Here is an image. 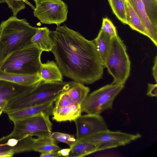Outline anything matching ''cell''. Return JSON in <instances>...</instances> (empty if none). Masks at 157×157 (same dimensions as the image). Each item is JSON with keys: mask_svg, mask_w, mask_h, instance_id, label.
Masks as SVG:
<instances>
[{"mask_svg": "<svg viewBox=\"0 0 157 157\" xmlns=\"http://www.w3.org/2000/svg\"><path fill=\"white\" fill-rule=\"evenodd\" d=\"M35 138L28 136L21 138L0 139V152L12 151L16 153L33 150Z\"/></svg>", "mask_w": 157, "mask_h": 157, "instance_id": "obj_12", "label": "cell"}, {"mask_svg": "<svg viewBox=\"0 0 157 157\" xmlns=\"http://www.w3.org/2000/svg\"><path fill=\"white\" fill-rule=\"evenodd\" d=\"M39 28L32 26L25 19H19L15 16L2 21L0 40L6 45L4 59L13 52L33 44L32 38Z\"/></svg>", "mask_w": 157, "mask_h": 157, "instance_id": "obj_3", "label": "cell"}, {"mask_svg": "<svg viewBox=\"0 0 157 157\" xmlns=\"http://www.w3.org/2000/svg\"><path fill=\"white\" fill-rule=\"evenodd\" d=\"M66 92L61 94L56 100L54 106L64 107L76 103L71 99Z\"/></svg>", "mask_w": 157, "mask_h": 157, "instance_id": "obj_29", "label": "cell"}, {"mask_svg": "<svg viewBox=\"0 0 157 157\" xmlns=\"http://www.w3.org/2000/svg\"><path fill=\"white\" fill-rule=\"evenodd\" d=\"M51 132L35 138L33 150L42 153L57 151L59 150L56 141L51 136Z\"/></svg>", "mask_w": 157, "mask_h": 157, "instance_id": "obj_18", "label": "cell"}, {"mask_svg": "<svg viewBox=\"0 0 157 157\" xmlns=\"http://www.w3.org/2000/svg\"><path fill=\"white\" fill-rule=\"evenodd\" d=\"M70 150V148H64L59 150L57 151V152L59 156H63L67 157L69 154Z\"/></svg>", "mask_w": 157, "mask_h": 157, "instance_id": "obj_34", "label": "cell"}, {"mask_svg": "<svg viewBox=\"0 0 157 157\" xmlns=\"http://www.w3.org/2000/svg\"><path fill=\"white\" fill-rule=\"evenodd\" d=\"M94 40L104 67L105 59L110 48L111 38L107 37L100 29L98 36Z\"/></svg>", "mask_w": 157, "mask_h": 157, "instance_id": "obj_23", "label": "cell"}, {"mask_svg": "<svg viewBox=\"0 0 157 157\" xmlns=\"http://www.w3.org/2000/svg\"><path fill=\"white\" fill-rule=\"evenodd\" d=\"M49 116L41 113L24 119L13 122L12 132L1 138H21L28 136L36 137L52 132V124Z\"/></svg>", "mask_w": 157, "mask_h": 157, "instance_id": "obj_7", "label": "cell"}, {"mask_svg": "<svg viewBox=\"0 0 157 157\" xmlns=\"http://www.w3.org/2000/svg\"><path fill=\"white\" fill-rule=\"evenodd\" d=\"M40 157H59V155L57 151L41 153Z\"/></svg>", "mask_w": 157, "mask_h": 157, "instance_id": "obj_33", "label": "cell"}, {"mask_svg": "<svg viewBox=\"0 0 157 157\" xmlns=\"http://www.w3.org/2000/svg\"><path fill=\"white\" fill-rule=\"evenodd\" d=\"M126 50V46L117 35L111 38L104 67L113 78L112 84L124 85L129 76L131 62Z\"/></svg>", "mask_w": 157, "mask_h": 157, "instance_id": "obj_5", "label": "cell"}, {"mask_svg": "<svg viewBox=\"0 0 157 157\" xmlns=\"http://www.w3.org/2000/svg\"><path fill=\"white\" fill-rule=\"evenodd\" d=\"M99 145L87 143L78 142L70 147V151L67 157H81L98 151Z\"/></svg>", "mask_w": 157, "mask_h": 157, "instance_id": "obj_21", "label": "cell"}, {"mask_svg": "<svg viewBox=\"0 0 157 157\" xmlns=\"http://www.w3.org/2000/svg\"><path fill=\"white\" fill-rule=\"evenodd\" d=\"M124 87L123 85L111 83L93 92L81 105L82 112L100 115L105 110L112 109L114 100Z\"/></svg>", "mask_w": 157, "mask_h": 157, "instance_id": "obj_6", "label": "cell"}, {"mask_svg": "<svg viewBox=\"0 0 157 157\" xmlns=\"http://www.w3.org/2000/svg\"><path fill=\"white\" fill-rule=\"evenodd\" d=\"M6 51L5 44L0 40V67L4 60Z\"/></svg>", "mask_w": 157, "mask_h": 157, "instance_id": "obj_31", "label": "cell"}, {"mask_svg": "<svg viewBox=\"0 0 157 157\" xmlns=\"http://www.w3.org/2000/svg\"><path fill=\"white\" fill-rule=\"evenodd\" d=\"M34 85L24 86L0 79V107L5 108L10 101L27 92Z\"/></svg>", "mask_w": 157, "mask_h": 157, "instance_id": "obj_11", "label": "cell"}, {"mask_svg": "<svg viewBox=\"0 0 157 157\" xmlns=\"http://www.w3.org/2000/svg\"><path fill=\"white\" fill-rule=\"evenodd\" d=\"M51 52L63 76L90 84L101 79L105 67L94 40L86 39L65 24L50 32Z\"/></svg>", "mask_w": 157, "mask_h": 157, "instance_id": "obj_1", "label": "cell"}, {"mask_svg": "<svg viewBox=\"0 0 157 157\" xmlns=\"http://www.w3.org/2000/svg\"><path fill=\"white\" fill-rule=\"evenodd\" d=\"M17 1H21L25 3L29 6L33 10H35V7L32 5L30 2H29L27 0H15Z\"/></svg>", "mask_w": 157, "mask_h": 157, "instance_id": "obj_36", "label": "cell"}, {"mask_svg": "<svg viewBox=\"0 0 157 157\" xmlns=\"http://www.w3.org/2000/svg\"><path fill=\"white\" fill-rule=\"evenodd\" d=\"M74 121L76 128L75 142L100 132L109 129L107 124L100 115H81Z\"/></svg>", "mask_w": 157, "mask_h": 157, "instance_id": "obj_10", "label": "cell"}, {"mask_svg": "<svg viewBox=\"0 0 157 157\" xmlns=\"http://www.w3.org/2000/svg\"><path fill=\"white\" fill-rule=\"evenodd\" d=\"M50 32L47 27H40L32 38L31 42L43 52L51 51L53 43L50 36Z\"/></svg>", "mask_w": 157, "mask_h": 157, "instance_id": "obj_19", "label": "cell"}, {"mask_svg": "<svg viewBox=\"0 0 157 157\" xmlns=\"http://www.w3.org/2000/svg\"><path fill=\"white\" fill-rule=\"evenodd\" d=\"M38 75L41 80L49 82L63 81V75L56 62L48 60L41 63Z\"/></svg>", "mask_w": 157, "mask_h": 157, "instance_id": "obj_16", "label": "cell"}, {"mask_svg": "<svg viewBox=\"0 0 157 157\" xmlns=\"http://www.w3.org/2000/svg\"><path fill=\"white\" fill-rule=\"evenodd\" d=\"M152 73L155 82H157V56L155 58L154 64L152 68Z\"/></svg>", "mask_w": 157, "mask_h": 157, "instance_id": "obj_32", "label": "cell"}, {"mask_svg": "<svg viewBox=\"0 0 157 157\" xmlns=\"http://www.w3.org/2000/svg\"><path fill=\"white\" fill-rule=\"evenodd\" d=\"M101 30L110 38L117 35L116 27L112 21L106 17L103 18Z\"/></svg>", "mask_w": 157, "mask_h": 157, "instance_id": "obj_27", "label": "cell"}, {"mask_svg": "<svg viewBox=\"0 0 157 157\" xmlns=\"http://www.w3.org/2000/svg\"><path fill=\"white\" fill-rule=\"evenodd\" d=\"M147 95L150 97H157V85L149 83L148 85Z\"/></svg>", "mask_w": 157, "mask_h": 157, "instance_id": "obj_30", "label": "cell"}, {"mask_svg": "<svg viewBox=\"0 0 157 157\" xmlns=\"http://www.w3.org/2000/svg\"><path fill=\"white\" fill-rule=\"evenodd\" d=\"M82 112L81 105L76 103L64 107L54 106L52 119L58 122L74 121Z\"/></svg>", "mask_w": 157, "mask_h": 157, "instance_id": "obj_15", "label": "cell"}, {"mask_svg": "<svg viewBox=\"0 0 157 157\" xmlns=\"http://www.w3.org/2000/svg\"><path fill=\"white\" fill-rule=\"evenodd\" d=\"M127 25L133 30L149 37L148 31L141 19L129 2L125 0Z\"/></svg>", "mask_w": 157, "mask_h": 157, "instance_id": "obj_20", "label": "cell"}, {"mask_svg": "<svg viewBox=\"0 0 157 157\" xmlns=\"http://www.w3.org/2000/svg\"><path fill=\"white\" fill-rule=\"evenodd\" d=\"M42 52L34 44L14 51L5 58L0 71L10 73L38 75Z\"/></svg>", "mask_w": 157, "mask_h": 157, "instance_id": "obj_4", "label": "cell"}, {"mask_svg": "<svg viewBox=\"0 0 157 157\" xmlns=\"http://www.w3.org/2000/svg\"><path fill=\"white\" fill-rule=\"evenodd\" d=\"M90 88L84 84L76 82L66 93L75 103L81 105L88 95Z\"/></svg>", "mask_w": 157, "mask_h": 157, "instance_id": "obj_22", "label": "cell"}, {"mask_svg": "<svg viewBox=\"0 0 157 157\" xmlns=\"http://www.w3.org/2000/svg\"><path fill=\"white\" fill-rule=\"evenodd\" d=\"M51 135L52 138L56 141L65 143L70 147L75 144L76 140L74 135L63 132H52Z\"/></svg>", "mask_w": 157, "mask_h": 157, "instance_id": "obj_26", "label": "cell"}, {"mask_svg": "<svg viewBox=\"0 0 157 157\" xmlns=\"http://www.w3.org/2000/svg\"><path fill=\"white\" fill-rule=\"evenodd\" d=\"M54 102L30 107L8 113L9 119L13 122L29 118L43 113L50 116L52 115Z\"/></svg>", "mask_w": 157, "mask_h": 157, "instance_id": "obj_13", "label": "cell"}, {"mask_svg": "<svg viewBox=\"0 0 157 157\" xmlns=\"http://www.w3.org/2000/svg\"><path fill=\"white\" fill-rule=\"evenodd\" d=\"M4 108V107L3 106L0 107V116H1L2 112H3V110Z\"/></svg>", "mask_w": 157, "mask_h": 157, "instance_id": "obj_37", "label": "cell"}, {"mask_svg": "<svg viewBox=\"0 0 157 157\" xmlns=\"http://www.w3.org/2000/svg\"><path fill=\"white\" fill-rule=\"evenodd\" d=\"M9 7L12 10L13 16H16L18 13L25 7V3L21 1L5 0Z\"/></svg>", "mask_w": 157, "mask_h": 157, "instance_id": "obj_28", "label": "cell"}, {"mask_svg": "<svg viewBox=\"0 0 157 157\" xmlns=\"http://www.w3.org/2000/svg\"><path fill=\"white\" fill-rule=\"evenodd\" d=\"M6 2L5 0H0V3Z\"/></svg>", "mask_w": 157, "mask_h": 157, "instance_id": "obj_38", "label": "cell"}, {"mask_svg": "<svg viewBox=\"0 0 157 157\" xmlns=\"http://www.w3.org/2000/svg\"><path fill=\"white\" fill-rule=\"evenodd\" d=\"M151 21L157 28V0H142Z\"/></svg>", "mask_w": 157, "mask_h": 157, "instance_id": "obj_25", "label": "cell"}, {"mask_svg": "<svg viewBox=\"0 0 157 157\" xmlns=\"http://www.w3.org/2000/svg\"><path fill=\"white\" fill-rule=\"evenodd\" d=\"M138 15L148 33L149 37L157 46V28L153 24L147 15L142 0H127Z\"/></svg>", "mask_w": 157, "mask_h": 157, "instance_id": "obj_14", "label": "cell"}, {"mask_svg": "<svg viewBox=\"0 0 157 157\" xmlns=\"http://www.w3.org/2000/svg\"><path fill=\"white\" fill-rule=\"evenodd\" d=\"M0 79L24 86H29L41 80L38 75H28L6 73L0 71Z\"/></svg>", "mask_w": 157, "mask_h": 157, "instance_id": "obj_17", "label": "cell"}, {"mask_svg": "<svg viewBox=\"0 0 157 157\" xmlns=\"http://www.w3.org/2000/svg\"><path fill=\"white\" fill-rule=\"evenodd\" d=\"M113 14L122 23L127 25L125 0H108Z\"/></svg>", "mask_w": 157, "mask_h": 157, "instance_id": "obj_24", "label": "cell"}, {"mask_svg": "<svg viewBox=\"0 0 157 157\" xmlns=\"http://www.w3.org/2000/svg\"><path fill=\"white\" fill-rule=\"evenodd\" d=\"M76 82H49L40 80L24 94L10 101L4 108L6 114L26 108L54 102Z\"/></svg>", "mask_w": 157, "mask_h": 157, "instance_id": "obj_2", "label": "cell"}, {"mask_svg": "<svg viewBox=\"0 0 157 157\" xmlns=\"http://www.w3.org/2000/svg\"><path fill=\"white\" fill-rule=\"evenodd\" d=\"M15 154L12 151L0 152V157H11Z\"/></svg>", "mask_w": 157, "mask_h": 157, "instance_id": "obj_35", "label": "cell"}, {"mask_svg": "<svg viewBox=\"0 0 157 157\" xmlns=\"http://www.w3.org/2000/svg\"><path fill=\"white\" fill-rule=\"evenodd\" d=\"M33 0L36 4L33 15L40 23L58 26L67 20L68 6L62 0Z\"/></svg>", "mask_w": 157, "mask_h": 157, "instance_id": "obj_8", "label": "cell"}, {"mask_svg": "<svg viewBox=\"0 0 157 157\" xmlns=\"http://www.w3.org/2000/svg\"><path fill=\"white\" fill-rule=\"evenodd\" d=\"M141 137L139 133L131 134L109 129L100 132L75 142L87 143L99 145L98 151L125 146Z\"/></svg>", "mask_w": 157, "mask_h": 157, "instance_id": "obj_9", "label": "cell"}]
</instances>
